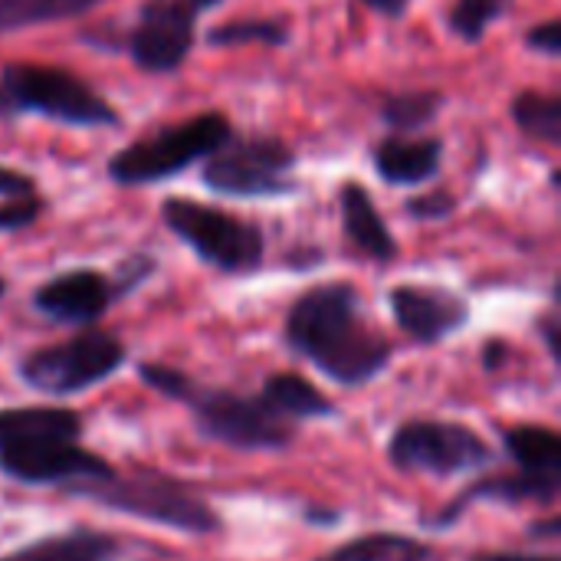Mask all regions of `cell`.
<instances>
[{
    "label": "cell",
    "instance_id": "22",
    "mask_svg": "<svg viewBox=\"0 0 561 561\" xmlns=\"http://www.w3.org/2000/svg\"><path fill=\"white\" fill-rule=\"evenodd\" d=\"M510 115L516 128L542 145H561V95L542 89H523L510 102Z\"/></svg>",
    "mask_w": 561,
    "mask_h": 561
},
{
    "label": "cell",
    "instance_id": "7",
    "mask_svg": "<svg viewBox=\"0 0 561 561\" xmlns=\"http://www.w3.org/2000/svg\"><path fill=\"white\" fill-rule=\"evenodd\" d=\"M161 224L210 270L227 276L256 273L266 260V233L260 224L194 197H164Z\"/></svg>",
    "mask_w": 561,
    "mask_h": 561
},
{
    "label": "cell",
    "instance_id": "29",
    "mask_svg": "<svg viewBox=\"0 0 561 561\" xmlns=\"http://www.w3.org/2000/svg\"><path fill=\"white\" fill-rule=\"evenodd\" d=\"M559 309L552 306L549 312H542V319L536 322V329H539V335H542V342H546V352H549V358L559 365L561 362V329H559Z\"/></svg>",
    "mask_w": 561,
    "mask_h": 561
},
{
    "label": "cell",
    "instance_id": "9",
    "mask_svg": "<svg viewBox=\"0 0 561 561\" xmlns=\"http://www.w3.org/2000/svg\"><path fill=\"white\" fill-rule=\"evenodd\" d=\"M128 362V348L105 329H79L76 335L33 348L16 362V378L49 398H72L108 381Z\"/></svg>",
    "mask_w": 561,
    "mask_h": 561
},
{
    "label": "cell",
    "instance_id": "3",
    "mask_svg": "<svg viewBox=\"0 0 561 561\" xmlns=\"http://www.w3.org/2000/svg\"><path fill=\"white\" fill-rule=\"evenodd\" d=\"M138 381L151 391H158L168 401H178L191 411L201 437L217 440L233 450L247 454H279L293 447L296 434L293 424L279 421L263 408L256 394H240L227 388H207L197 378L184 375L181 368L161 365V362H141Z\"/></svg>",
    "mask_w": 561,
    "mask_h": 561
},
{
    "label": "cell",
    "instance_id": "11",
    "mask_svg": "<svg viewBox=\"0 0 561 561\" xmlns=\"http://www.w3.org/2000/svg\"><path fill=\"white\" fill-rule=\"evenodd\" d=\"M388 460L404 473L460 477L486 470L493 463V447L467 424L417 417L394 427L388 440Z\"/></svg>",
    "mask_w": 561,
    "mask_h": 561
},
{
    "label": "cell",
    "instance_id": "4",
    "mask_svg": "<svg viewBox=\"0 0 561 561\" xmlns=\"http://www.w3.org/2000/svg\"><path fill=\"white\" fill-rule=\"evenodd\" d=\"M3 108L39 115L69 128H118V108L82 76L49 62H3L0 69Z\"/></svg>",
    "mask_w": 561,
    "mask_h": 561
},
{
    "label": "cell",
    "instance_id": "18",
    "mask_svg": "<svg viewBox=\"0 0 561 561\" xmlns=\"http://www.w3.org/2000/svg\"><path fill=\"white\" fill-rule=\"evenodd\" d=\"M503 447L516 470L561 486V437L542 424H516L503 434Z\"/></svg>",
    "mask_w": 561,
    "mask_h": 561
},
{
    "label": "cell",
    "instance_id": "1",
    "mask_svg": "<svg viewBox=\"0 0 561 561\" xmlns=\"http://www.w3.org/2000/svg\"><path fill=\"white\" fill-rule=\"evenodd\" d=\"M283 339L289 352L342 388H365L381 378L394 345L368 322L362 293L348 279L316 283L286 312Z\"/></svg>",
    "mask_w": 561,
    "mask_h": 561
},
{
    "label": "cell",
    "instance_id": "16",
    "mask_svg": "<svg viewBox=\"0 0 561 561\" xmlns=\"http://www.w3.org/2000/svg\"><path fill=\"white\" fill-rule=\"evenodd\" d=\"M256 398L263 401V408L270 414H276L286 424H293V421H325V417H335V401L325 391H319L309 378H302L296 371L270 375L263 381V388L256 391Z\"/></svg>",
    "mask_w": 561,
    "mask_h": 561
},
{
    "label": "cell",
    "instance_id": "13",
    "mask_svg": "<svg viewBox=\"0 0 561 561\" xmlns=\"http://www.w3.org/2000/svg\"><path fill=\"white\" fill-rule=\"evenodd\" d=\"M118 299L122 296L108 273L92 270V266H76V270H62V273L49 276L46 283H39L30 296V306L56 325L89 329Z\"/></svg>",
    "mask_w": 561,
    "mask_h": 561
},
{
    "label": "cell",
    "instance_id": "17",
    "mask_svg": "<svg viewBox=\"0 0 561 561\" xmlns=\"http://www.w3.org/2000/svg\"><path fill=\"white\" fill-rule=\"evenodd\" d=\"M122 542L99 529H66L43 536L0 561H108L118 556Z\"/></svg>",
    "mask_w": 561,
    "mask_h": 561
},
{
    "label": "cell",
    "instance_id": "19",
    "mask_svg": "<svg viewBox=\"0 0 561 561\" xmlns=\"http://www.w3.org/2000/svg\"><path fill=\"white\" fill-rule=\"evenodd\" d=\"M293 39V26L283 16H237L210 26L204 43L210 49H237V46H270L279 49Z\"/></svg>",
    "mask_w": 561,
    "mask_h": 561
},
{
    "label": "cell",
    "instance_id": "5",
    "mask_svg": "<svg viewBox=\"0 0 561 561\" xmlns=\"http://www.w3.org/2000/svg\"><path fill=\"white\" fill-rule=\"evenodd\" d=\"M233 135V122L224 112H197L184 122L154 128V135L135 138L105 161V178L115 187H151L201 164Z\"/></svg>",
    "mask_w": 561,
    "mask_h": 561
},
{
    "label": "cell",
    "instance_id": "28",
    "mask_svg": "<svg viewBox=\"0 0 561 561\" xmlns=\"http://www.w3.org/2000/svg\"><path fill=\"white\" fill-rule=\"evenodd\" d=\"M526 49L529 53H539V56H549V59H559L561 56V20L559 16H549L536 26L526 30Z\"/></svg>",
    "mask_w": 561,
    "mask_h": 561
},
{
    "label": "cell",
    "instance_id": "26",
    "mask_svg": "<svg viewBox=\"0 0 561 561\" xmlns=\"http://www.w3.org/2000/svg\"><path fill=\"white\" fill-rule=\"evenodd\" d=\"M457 194L454 191H447V187H431V191H424V194H414V197H408L404 201V210H408V217L411 220H421V224H434V220H447V217H454L457 214Z\"/></svg>",
    "mask_w": 561,
    "mask_h": 561
},
{
    "label": "cell",
    "instance_id": "20",
    "mask_svg": "<svg viewBox=\"0 0 561 561\" xmlns=\"http://www.w3.org/2000/svg\"><path fill=\"white\" fill-rule=\"evenodd\" d=\"M447 105L440 89H404L381 99V122L398 135H417L431 128Z\"/></svg>",
    "mask_w": 561,
    "mask_h": 561
},
{
    "label": "cell",
    "instance_id": "32",
    "mask_svg": "<svg viewBox=\"0 0 561 561\" xmlns=\"http://www.w3.org/2000/svg\"><path fill=\"white\" fill-rule=\"evenodd\" d=\"M362 3H365L368 10L388 16V20H401V16L414 7V0H362Z\"/></svg>",
    "mask_w": 561,
    "mask_h": 561
},
{
    "label": "cell",
    "instance_id": "15",
    "mask_svg": "<svg viewBox=\"0 0 561 561\" xmlns=\"http://www.w3.org/2000/svg\"><path fill=\"white\" fill-rule=\"evenodd\" d=\"M339 220H342V237L365 260H371V263L398 260L401 247H398L394 230L388 227L385 214L378 210L371 191L355 178L339 184Z\"/></svg>",
    "mask_w": 561,
    "mask_h": 561
},
{
    "label": "cell",
    "instance_id": "12",
    "mask_svg": "<svg viewBox=\"0 0 561 561\" xmlns=\"http://www.w3.org/2000/svg\"><path fill=\"white\" fill-rule=\"evenodd\" d=\"M388 309L398 329L417 345H440L470 325V302L437 283H398L388 289Z\"/></svg>",
    "mask_w": 561,
    "mask_h": 561
},
{
    "label": "cell",
    "instance_id": "8",
    "mask_svg": "<svg viewBox=\"0 0 561 561\" xmlns=\"http://www.w3.org/2000/svg\"><path fill=\"white\" fill-rule=\"evenodd\" d=\"M299 154L279 135H230L201 161V184L237 201H276L299 191Z\"/></svg>",
    "mask_w": 561,
    "mask_h": 561
},
{
    "label": "cell",
    "instance_id": "27",
    "mask_svg": "<svg viewBox=\"0 0 561 561\" xmlns=\"http://www.w3.org/2000/svg\"><path fill=\"white\" fill-rule=\"evenodd\" d=\"M154 270H158V263H154V256H148V253H135V256L122 260V263H118V270L112 273L118 296L125 299L128 293L141 289V283H148V279L154 276Z\"/></svg>",
    "mask_w": 561,
    "mask_h": 561
},
{
    "label": "cell",
    "instance_id": "6",
    "mask_svg": "<svg viewBox=\"0 0 561 561\" xmlns=\"http://www.w3.org/2000/svg\"><path fill=\"white\" fill-rule=\"evenodd\" d=\"M79 500H89L118 516H131L184 536H217L224 529L214 506L191 483L151 470L128 473V477L115 470V477L79 490Z\"/></svg>",
    "mask_w": 561,
    "mask_h": 561
},
{
    "label": "cell",
    "instance_id": "33",
    "mask_svg": "<svg viewBox=\"0 0 561 561\" xmlns=\"http://www.w3.org/2000/svg\"><path fill=\"white\" fill-rule=\"evenodd\" d=\"M470 561H559L556 556H533V552H483Z\"/></svg>",
    "mask_w": 561,
    "mask_h": 561
},
{
    "label": "cell",
    "instance_id": "10",
    "mask_svg": "<svg viewBox=\"0 0 561 561\" xmlns=\"http://www.w3.org/2000/svg\"><path fill=\"white\" fill-rule=\"evenodd\" d=\"M224 0H141L122 46L145 76L178 72L197 43V23Z\"/></svg>",
    "mask_w": 561,
    "mask_h": 561
},
{
    "label": "cell",
    "instance_id": "31",
    "mask_svg": "<svg viewBox=\"0 0 561 561\" xmlns=\"http://www.w3.org/2000/svg\"><path fill=\"white\" fill-rule=\"evenodd\" d=\"M480 362L486 371H500L506 362H510V345L503 339H490L483 348H480Z\"/></svg>",
    "mask_w": 561,
    "mask_h": 561
},
{
    "label": "cell",
    "instance_id": "24",
    "mask_svg": "<svg viewBox=\"0 0 561 561\" xmlns=\"http://www.w3.org/2000/svg\"><path fill=\"white\" fill-rule=\"evenodd\" d=\"M510 10H513V0H454L447 10V26L460 43L477 46L483 43L490 26L500 23Z\"/></svg>",
    "mask_w": 561,
    "mask_h": 561
},
{
    "label": "cell",
    "instance_id": "23",
    "mask_svg": "<svg viewBox=\"0 0 561 561\" xmlns=\"http://www.w3.org/2000/svg\"><path fill=\"white\" fill-rule=\"evenodd\" d=\"M99 3L102 0H0V36L43 23L79 20Z\"/></svg>",
    "mask_w": 561,
    "mask_h": 561
},
{
    "label": "cell",
    "instance_id": "34",
    "mask_svg": "<svg viewBox=\"0 0 561 561\" xmlns=\"http://www.w3.org/2000/svg\"><path fill=\"white\" fill-rule=\"evenodd\" d=\"M529 533H533L536 539H539V536H546V539H559V533H561L559 519H556V516H549V523H542V526H533Z\"/></svg>",
    "mask_w": 561,
    "mask_h": 561
},
{
    "label": "cell",
    "instance_id": "30",
    "mask_svg": "<svg viewBox=\"0 0 561 561\" xmlns=\"http://www.w3.org/2000/svg\"><path fill=\"white\" fill-rule=\"evenodd\" d=\"M26 191H36V181L16 168H7L0 164V197H10V194H26Z\"/></svg>",
    "mask_w": 561,
    "mask_h": 561
},
{
    "label": "cell",
    "instance_id": "25",
    "mask_svg": "<svg viewBox=\"0 0 561 561\" xmlns=\"http://www.w3.org/2000/svg\"><path fill=\"white\" fill-rule=\"evenodd\" d=\"M46 197L36 191H26V194H10V197H0V233H20L26 227H33L43 214H46Z\"/></svg>",
    "mask_w": 561,
    "mask_h": 561
},
{
    "label": "cell",
    "instance_id": "35",
    "mask_svg": "<svg viewBox=\"0 0 561 561\" xmlns=\"http://www.w3.org/2000/svg\"><path fill=\"white\" fill-rule=\"evenodd\" d=\"M7 289H10V283H7V279H3V276H0V299H3V296H7Z\"/></svg>",
    "mask_w": 561,
    "mask_h": 561
},
{
    "label": "cell",
    "instance_id": "36",
    "mask_svg": "<svg viewBox=\"0 0 561 561\" xmlns=\"http://www.w3.org/2000/svg\"><path fill=\"white\" fill-rule=\"evenodd\" d=\"M0 108H3V95H0Z\"/></svg>",
    "mask_w": 561,
    "mask_h": 561
},
{
    "label": "cell",
    "instance_id": "21",
    "mask_svg": "<svg viewBox=\"0 0 561 561\" xmlns=\"http://www.w3.org/2000/svg\"><path fill=\"white\" fill-rule=\"evenodd\" d=\"M431 546L404 533H368L316 561H431Z\"/></svg>",
    "mask_w": 561,
    "mask_h": 561
},
{
    "label": "cell",
    "instance_id": "2",
    "mask_svg": "<svg viewBox=\"0 0 561 561\" xmlns=\"http://www.w3.org/2000/svg\"><path fill=\"white\" fill-rule=\"evenodd\" d=\"M82 417L69 408H0V473L20 486H56L69 496L115 477V467L79 444Z\"/></svg>",
    "mask_w": 561,
    "mask_h": 561
},
{
    "label": "cell",
    "instance_id": "14",
    "mask_svg": "<svg viewBox=\"0 0 561 561\" xmlns=\"http://www.w3.org/2000/svg\"><path fill=\"white\" fill-rule=\"evenodd\" d=\"M371 168L388 187L431 184L444 168V138L391 131L371 148Z\"/></svg>",
    "mask_w": 561,
    "mask_h": 561
}]
</instances>
